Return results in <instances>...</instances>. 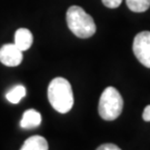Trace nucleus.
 Returning <instances> with one entry per match:
<instances>
[{
	"label": "nucleus",
	"mask_w": 150,
	"mask_h": 150,
	"mask_svg": "<svg viewBox=\"0 0 150 150\" xmlns=\"http://www.w3.org/2000/svg\"><path fill=\"white\" fill-rule=\"evenodd\" d=\"M48 99L54 110L67 113L74 106V93L71 85L67 79L58 77L49 83Z\"/></svg>",
	"instance_id": "nucleus-1"
},
{
	"label": "nucleus",
	"mask_w": 150,
	"mask_h": 150,
	"mask_svg": "<svg viewBox=\"0 0 150 150\" xmlns=\"http://www.w3.org/2000/svg\"><path fill=\"white\" fill-rule=\"evenodd\" d=\"M67 25L71 32L78 38H90L96 32V23L79 6H72L67 10Z\"/></svg>",
	"instance_id": "nucleus-2"
},
{
	"label": "nucleus",
	"mask_w": 150,
	"mask_h": 150,
	"mask_svg": "<svg viewBox=\"0 0 150 150\" xmlns=\"http://www.w3.org/2000/svg\"><path fill=\"white\" fill-rule=\"evenodd\" d=\"M123 108V99L119 91L113 87H108L102 92L99 100V115L102 119L111 121L120 116Z\"/></svg>",
	"instance_id": "nucleus-3"
},
{
	"label": "nucleus",
	"mask_w": 150,
	"mask_h": 150,
	"mask_svg": "<svg viewBox=\"0 0 150 150\" xmlns=\"http://www.w3.org/2000/svg\"><path fill=\"white\" fill-rule=\"evenodd\" d=\"M132 49L140 64L150 68V31L139 32L134 37Z\"/></svg>",
	"instance_id": "nucleus-4"
},
{
	"label": "nucleus",
	"mask_w": 150,
	"mask_h": 150,
	"mask_svg": "<svg viewBox=\"0 0 150 150\" xmlns=\"http://www.w3.org/2000/svg\"><path fill=\"white\" fill-rule=\"evenodd\" d=\"M0 61L8 67L19 66L22 61V51L15 43L4 45L0 48Z\"/></svg>",
	"instance_id": "nucleus-5"
},
{
	"label": "nucleus",
	"mask_w": 150,
	"mask_h": 150,
	"mask_svg": "<svg viewBox=\"0 0 150 150\" xmlns=\"http://www.w3.org/2000/svg\"><path fill=\"white\" fill-rule=\"evenodd\" d=\"M32 41H33L32 33L30 32V30H28L26 28H20L15 33V45L22 52L31 47Z\"/></svg>",
	"instance_id": "nucleus-6"
},
{
	"label": "nucleus",
	"mask_w": 150,
	"mask_h": 150,
	"mask_svg": "<svg viewBox=\"0 0 150 150\" xmlns=\"http://www.w3.org/2000/svg\"><path fill=\"white\" fill-rule=\"evenodd\" d=\"M40 123H41V115L33 109H29L23 113L20 126L25 129H30L38 127Z\"/></svg>",
	"instance_id": "nucleus-7"
},
{
	"label": "nucleus",
	"mask_w": 150,
	"mask_h": 150,
	"mask_svg": "<svg viewBox=\"0 0 150 150\" xmlns=\"http://www.w3.org/2000/svg\"><path fill=\"white\" fill-rule=\"evenodd\" d=\"M20 150H48V142L41 136H32L25 141Z\"/></svg>",
	"instance_id": "nucleus-8"
},
{
	"label": "nucleus",
	"mask_w": 150,
	"mask_h": 150,
	"mask_svg": "<svg viewBox=\"0 0 150 150\" xmlns=\"http://www.w3.org/2000/svg\"><path fill=\"white\" fill-rule=\"evenodd\" d=\"M25 96H26V88L23 86H21V85H19V86L13 87L6 95V98L11 103H18Z\"/></svg>",
	"instance_id": "nucleus-9"
},
{
	"label": "nucleus",
	"mask_w": 150,
	"mask_h": 150,
	"mask_svg": "<svg viewBox=\"0 0 150 150\" xmlns=\"http://www.w3.org/2000/svg\"><path fill=\"white\" fill-rule=\"evenodd\" d=\"M128 8L134 12H145L150 7V0H126Z\"/></svg>",
	"instance_id": "nucleus-10"
},
{
	"label": "nucleus",
	"mask_w": 150,
	"mask_h": 150,
	"mask_svg": "<svg viewBox=\"0 0 150 150\" xmlns=\"http://www.w3.org/2000/svg\"><path fill=\"white\" fill-rule=\"evenodd\" d=\"M121 2H122V0H102V4L108 8H111V9L119 7L121 5Z\"/></svg>",
	"instance_id": "nucleus-11"
},
{
	"label": "nucleus",
	"mask_w": 150,
	"mask_h": 150,
	"mask_svg": "<svg viewBox=\"0 0 150 150\" xmlns=\"http://www.w3.org/2000/svg\"><path fill=\"white\" fill-rule=\"evenodd\" d=\"M97 150H121L118 146L113 145V144H105L101 145Z\"/></svg>",
	"instance_id": "nucleus-12"
},
{
	"label": "nucleus",
	"mask_w": 150,
	"mask_h": 150,
	"mask_svg": "<svg viewBox=\"0 0 150 150\" xmlns=\"http://www.w3.org/2000/svg\"><path fill=\"white\" fill-rule=\"evenodd\" d=\"M142 118H144L145 121H150V105L145 108L144 115H142Z\"/></svg>",
	"instance_id": "nucleus-13"
}]
</instances>
